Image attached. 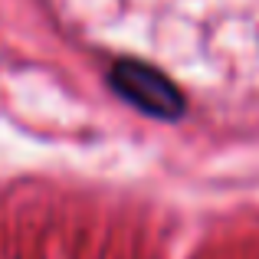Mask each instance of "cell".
<instances>
[{"label":"cell","mask_w":259,"mask_h":259,"mask_svg":"<svg viewBox=\"0 0 259 259\" xmlns=\"http://www.w3.org/2000/svg\"><path fill=\"white\" fill-rule=\"evenodd\" d=\"M108 82L121 99H128L132 105H138L141 112L154 115V118H177L184 112V95L177 92V85L148 63L118 59L108 72Z\"/></svg>","instance_id":"6da1fadb"}]
</instances>
